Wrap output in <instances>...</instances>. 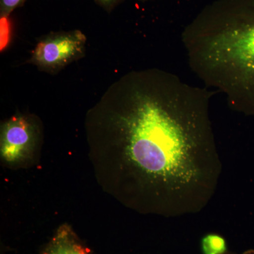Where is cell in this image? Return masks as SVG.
Instances as JSON below:
<instances>
[{
    "label": "cell",
    "mask_w": 254,
    "mask_h": 254,
    "mask_svg": "<svg viewBox=\"0 0 254 254\" xmlns=\"http://www.w3.org/2000/svg\"><path fill=\"white\" fill-rule=\"evenodd\" d=\"M212 94L156 68L128 73L112 87L103 103L128 206L173 218L200 213L213 199L222 165Z\"/></svg>",
    "instance_id": "1"
},
{
    "label": "cell",
    "mask_w": 254,
    "mask_h": 254,
    "mask_svg": "<svg viewBox=\"0 0 254 254\" xmlns=\"http://www.w3.org/2000/svg\"><path fill=\"white\" fill-rule=\"evenodd\" d=\"M190 68L232 110L254 115V0H215L185 27Z\"/></svg>",
    "instance_id": "2"
},
{
    "label": "cell",
    "mask_w": 254,
    "mask_h": 254,
    "mask_svg": "<svg viewBox=\"0 0 254 254\" xmlns=\"http://www.w3.org/2000/svg\"><path fill=\"white\" fill-rule=\"evenodd\" d=\"M85 41L79 31L51 37L38 43L33 59L43 67H59L81 54Z\"/></svg>",
    "instance_id": "3"
},
{
    "label": "cell",
    "mask_w": 254,
    "mask_h": 254,
    "mask_svg": "<svg viewBox=\"0 0 254 254\" xmlns=\"http://www.w3.org/2000/svg\"><path fill=\"white\" fill-rule=\"evenodd\" d=\"M33 142L31 124L21 117L11 118L3 127L1 154L8 162H16L29 153Z\"/></svg>",
    "instance_id": "4"
},
{
    "label": "cell",
    "mask_w": 254,
    "mask_h": 254,
    "mask_svg": "<svg viewBox=\"0 0 254 254\" xmlns=\"http://www.w3.org/2000/svg\"><path fill=\"white\" fill-rule=\"evenodd\" d=\"M40 254H90L71 229L61 227Z\"/></svg>",
    "instance_id": "5"
},
{
    "label": "cell",
    "mask_w": 254,
    "mask_h": 254,
    "mask_svg": "<svg viewBox=\"0 0 254 254\" xmlns=\"http://www.w3.org/2000/svg\"><path fill=\"white\" fill-rule=\"evenodd\" d=\"M201 252L203 254H226L228 253L225 238L218 234L210 233L202 238Z\"/></svg>",
    "instance_id": "6"
},
{
    "label": "cell",
    "mask_w": 254,
    "mask_h": 254,
    "mask_svg": "<svg viewBox=\"0 0 254 254\" xmlns=\"http://www.w3.org/2000/svg\"><path fill=\"white\" fill-rule=\"evenodd\" d=\"M24 0H1V16H7L8 15L19 6Z\"/></svg>",
    "instance_id": "7"
},
{
    "label": "cell",
    "mask_w": 254,
    "mask_h": 254,
    "mask_svg": "<svg viewBox=\"0 0 254 254\" xmlns=\"http://www.w3.org/2000/svg\"><path fill=\"white\" fill-rule=\"evenodd\" d=\"M9 23L6 16L1 18V50L7 46L9 36Z\"/></svg>",
    "instance_id": "8"
},
{
    "label": "cell",
    "mask_w": 254,
    "mask_h": 254,
    "mask_svg": "<svg viewBox=\"0 0 254 254\" xmlns=\"http://www.w3.org/2000/svg\"><path fill=\"white\" fill-rule=\"evenodd\" d=\"M97 1L100 3V4H103V6L110 7V6L117 4L120 0H97Z\"/></svg>",
    "instance_id": "9"
},
{
    "label": "cell",
    "mask_w": 254,
    "mask_h": 254,
    "mask_svg": "<svg viewBox=\"0 0 254 254\" xmlns=\"http://www.w3.org/2000/svg\"><path fill=\"white\" fill-rule=\"evenodd\" d=\"M226 254H232V253H230V252H228V253H227ZM241 254H254V250H249V251H247V252H244V253H242Z\"/></svg>",
    "instance_id": "10"
}]
</instances>
